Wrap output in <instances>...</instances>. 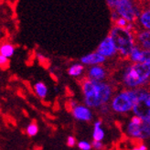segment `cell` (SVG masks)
I'll return each mask as SVG.
<instances>
[{
	"label": "cell",
	"instance_id": "cell-1",
	"mask_svg": "<svg viewBox=\"0 0 150 150\" xmlns=\"http://www.w3.org/2000/svg\"><path fill=\"white\" fill-rule=\"evenodd\" d=\"M83 104L91 109H99L109 104L115 92V86L110 81H93L86 78L81 80Z\"/></svg>",
	"mask_w": 150,
	"mask_h": 150
},
{
	"label": "cell",
	"instance_id": "cell-2",
	"mask_svg": "<svg viewBox=\"0 0 150 150\" xmlns=\"http://www.w3.org/2000/svg\"><path fill=\"white\" fill-rule=\"evenodd\" d=\"M119 81L124 89L137 90L148 87L150 84V65L127 61L120 71Z\"/></svg>",
	"mask_w": 150,
	"mask_h": 150
},
{
	"label": "cell",
	"instance_id": "cell-3",
	"mask_svg": "<svg viewBox=\"0 0 150 150\" xmlns=\"http://www.w3.org/2000/svg\"><path fill=\"white\" fill-rule=\"evenodd\" d=\"M108 35L115 42L119 57L128 61L132 50L137 45L136 32L130 31L127 28L112 26Z\"/></svg>",
	"mask_w": 150,
	"mask_h": 150
},
{
	"label": "cell",
	"instance_id": "cell-4",
	"mask_svg": "<svg viewBox=\"0 0 150 150\" xmlns=\"http://www.w3.org/2000/svg\"><path fill=\"white\" fill-rule=\"evenodd\" d=\"M106 4L111 11H115L120 18H125L129 23H137L143 6L132 0H107Z\"/></svg>",
	"mask_w": 150,
	"mask_h": 150
},
{
	"label": "cell",
	"instance_id": "cell-5",
	"mask_svg": "<svg viewBox=\"0 0 150 150\" xmlns=\"http://www.w3.org/2000/svg\"><path fill=\"white\" fill-rule=\"evenodd\" d=\"M137 99V90L122 89L115 93L110 103L112 112L115 114L125 115L133 112V108Z\"/></svg>",
	"mask_w": 150,
	"mask_h": 150
},
{
	"label": "cell",
	"instance_id": "cell-6",
	"mask_svg": "<svg viewBox=\"0 0 150 150\" xmlns=\"http://www.w3.org/2000/svg\"><path fill=\"white\" fill-rule=\"evenodd\" d=\"M133 115L144 122L150 123V87L137 89V99L133 108Z\"/></svg>",
	"mask_w": 150,
	"mask_h": 150
},
{
	"label": "cell",
	"instance_id": "cell-7",
	"mask_svg": "<svg viewBox=\"0 0 150 150\" xmlns=\"http://www.w3.org/2000/svg\"><path fill=\"white\" fill-rule=\"evenodd\" d=\"M125 133L128 137L134 140L143 141L150 138V131L144 121L142 124H134L129 120L125 127Z\"/></svg>",
	"mask_w": 150,
	"mask_h": 150
},
{
	"label": "cell",
	"instance_id": "cell-8",
	"mask_svg": "<svg viewBox=\"0 0 150 150\" xmlns=\"http://www.w3.org/2000/svg\"><path fill=\"white\" fill-rule=\"evenodd\" d=\"M96 51L106 59H112L118 55V51L115 45V42L109 35H107L100 42L96 49Z\"/></svg>",
	"mask_w": 150,
	"mask_h": 150
},
{
	"label": "cell",
	"instance_id": "cell-9",
	"mask_svg": "<svg viewBox=\"0 0 150 150\" xmlns=\"http://www.w3.org/2000/svg\"><path fill=\"white\" fill-rule=\"evenodd\" d=\"M109 77V71L103 65L88 67L85 72V78L93 81H106Z\"/></svg>",
	"mask_w": 150,
	"mask_h": 150
},
{
	"label": "cell",
	"instance_id": "cell-10",
	"mask_svg": "<svg viewBox=\"0 0 150 150\" xmlns=\"http://www.w3.org/2000/svg\"><path fill=\"white\" fill-rule=\"evenodd\" d=\"M71 112L73 118L80 122H91L93 119V109L86 106L83 103H78L76 106L71 110Z\"/></svg>",
	"mask_w": 150,
	"mask_h": 150
},
{
	"label": "cell",
	"instance_id": "cell-11",
	"mask_svg": "<svg viewBox=\"0 0 150 150\" xmlns=\"http://www.w3.org/2000/svg\"><path fill=\"white\" fill-rule=\"evenodd\" d=\"M128 61L133 63H143L150 65V50H144L137 45L132 50Z\"/></svg>",
	"mask_w": 150,
	"mask_h": 150
},
{
	"label": "cell",
	"instance_id": "cell-12",
	"mask_svg": "<svg viewBox=\"0 0 150 150\" xmlns=\"http://www.w3.org/2000/svg\"><path fill=\"white\" fill-rule=\"evenodd\" d=\"M106 58L102 56L96 50L93 51L91 53H88L84 56H82L80 59V62L87 67H92L96 65H103L106 62Z\"/></svg>",
	"mask_w": 150,
	"mask_h": 150
},
{
	"label": "cell",
	"instance_id": "cell-13",
	"mask_svg": "<svg viewBox=\"0 0 150 150\" xmlns=\"http://www.w3.org/2000/svg\"><path fill=\"white\" fill-rule=\"evenodd\" d=\"M137 25L138 29L150 30V6L148 4L143 5V9L138 18Z\"/></svg>",
	"mask_w": 150,
	"mask_h": 150
},
{
	"label": "cell",
	"instance_id": "cell-14",
	"mask_svg": "<svg viewBox=\"0 0 150 150\" xmlns=\"http://www.w3.org/2000/svg\"><path fill=\"white\" fill-rule=\"evenodd\" d=\"M137 45L144 50H150V30L138 29L136 32Z\"/></svg>",
	"mask_w": 150,
	"mask_h": 150
},
{
	"label": "cell",
	"instance_id": "cell-15",
	"mask_svg": "<svg viewBox=\"0 0 150 150\" xmlns=\"http://www.w3.org/2000/svg\"><path fill=\"white\" fill-rule=\"evenodd\" d=\"M86 72V68L83 64H81V62H75L72 63L68 70H67V73L69 74V76L72 78H79L81 77L82 75H84Z\"/></svg>",
	"mask_w": 150,
	"mask_h": 150
},
{
	"label": "cell",
	"instance_id": "cell-16",
	"mask_svg": "<svg viewBox=\"0 0 150 150\" xmlns=\"http://www.w3.org/2000/svg\"><path fill=\"white\" fill-rule=\"evenodd\" d=\"M103 122L102 120H96L93 123V141L103 142L105 137V133L102 128Z\"/></svg>",
	"mask_w": 150,
	"mask_h": 150
},
{
	"label": "cell",
	"instance_id": "cell-17",
	"mask_svg": "<svg viewBox=\"0 0 150 150\" xmlns=\"http://www.w3.org/2000/svg\"><path fill=\"white\" fill-rule=\"evenodd\" d=\"M34 93L40 99H45L48 95V87L42 81H37L33 86Z\"/></svg>",
	"mask_w": 150,
	"mask_h": 150
},
{
	"label": "cell",
	"instance_id": "cell-18",
	"mask_svg": "<svg viewBox=\"0 0 150 150\" xmlns=\"http://www.w3.org/2000/svg\"><path fill=\"white\" fill-rule=\"evenodd\" d=\"M15 53V46L10 42H4L0 46V55L6 58H11Z\"/></svg>",
	"mask_w": 150,
	"mask_h": 150
},
{
	"label": "cell",
	"instance_id": "cell-19",
	"mask_svg": "<svg viewBox=\"0 0 150 150\" xmlns=\"http://www.w3.org/2000/svg\"><path fill=\"white\" fill-rule=\"evenodd\" d=\"M39 125H37L35 122H31L30 124H28L26 127V134L29 137H36L38 133H39Z\"/></svg>",
	"mask_w": 150,
	"mask_h": 150
},
{
	"label": "cell",
	"instance_id": "cell-20",
	"mask_svg": "<svg viewBox=\"0 0 150 150\" xmlns=\"http://www.w3.org/2000/svg\"><path fill=\"white\" fill-rule=\"evenodd\" d=\"M77 147L80 150H91L93 149L92 143L86 141V140H81L77 143Z\"/></svg>",
	"mask_w": 150,
	"mask_h": 150
},
{
	"label": "cell",
	"instance_id": "cell-21",
	"mask_svg": "<svg viewBox=\"0 0 150 150\" xmlns=\"http://www.w3.org/2000/svg\"><path fill=\"white\" fill-rule=\"evenodd\" d=\"M128 25H129V22L127 21L125 18H119L115 22H114V26L118 27V28H126Z\"/></svg>",
	"mask_w": 150,
	"mask_h": 150
},
{
	"label": "cell",
	"instance_id": "cell-22",
	"mask_svg": "<svg viewBox=\"0 0 150 150\" xmlns=\"http://www.w3.org/2000/svg\"><path fill=\"white\" fill-rule=\"evenodd\" d=\"M0 66L2 70H6L7 67L9 66V59L3 55H0Z\"/></svg>",
	"mask_w": 150,
	"mask_h": 150
},
{
	"label": "cell",
	"instance_id": "cell-23",
	"mask_svg": "<svg viewBox=\"0 0 150 150\" xmlns=\"http://www.w3.org/2000/svg\"><path fill=\"white\" fill-rule=\"evenodd\" d=\"M78 142L76 141V138H75L73 136H69L67 137V140H66V144L69 147H73L77 145Z\"/></svg>",
	"mask_w": 150,
	"mask_h": 150
},
{
	"label": "cell",
	"instance_id": "cell-24",
	"mask_svg": "<svg viewBox=\"0 0 150 150\" xmlns=\"http://www.w3.org/2000/svg\"><path fill=\"white\" fill-rule=\"evenodd\" d=\"M92 146H93V149L94 150H103L104 148V145L103 142H97V141L92 142Z\"/></svg>",
	"mask_w": 150,
	"mask_h": 150
},
{
	"label": "cell",
	"instance_id": "cell-25",
	"mask_svg": "<svg viewBox=\"0 0 150 150\" xmlns=\"http://www.w3.org/2000/svg\"><path fill=\"white\" fill-rule=\"evenodd\" d=\"M98 110H99V112H101V114H103V115L108 114V112H110L112 111L111 106H110V103H109V104H105V105H103V106L100 107Z\"/></svg>",
	"mask_w": 150,
	"mask_h": 150
},
{
	"label": "cell",
	"instance_id": "cell-26",
	"mask_svg": "<svg viewBox=\"0 0 150 150\" xmlns=\"http://www.w3.org/2000/svg\"><path fill=\"white\" fill-rule=\"evenodd\" d=\"M78 104L77 101H75V100H70L69 101V106H70V110H71L72 108H74L75 106H76Z\"/></svg>",
	"mask_w": 150,
	"mask_h": 150
},
{
	"label": "cell",
	"instance_id": "cell-27",
	"mask_svg": "<svg viewBox=\"0 0 150 150\" xmlns=\"http://www.w3.org/2000/svg\"><path fill=\"white\" fill-rule=\"evenodd\" d=\"M138 147L141 149V150H147V146L144 143H140L138 145Z\"/></svg>",
	"mask_w": 150,
	"mask_h": 150
},
{
	"label": "cell",
	"instance_id": "cell-28",
	"mask_svg": "<svg viewBox=\"0 0 150 150\" xmlns=\"http://www.w3.org/2000/svg\"><path fill=\"white\" fill-rule=\"evenodd\" d=\"M131 150H141V149H140V148L138 147V146H134V147H133Z\"/></svg>",
	"mask_w": 150,
	"mask_h": 150
},
{
	"label": "cell",
	"instance_id": "cell-29",
	"mask_svg": "<svg viewBox=\"0 0 150 150\" xmlns=\"http://www.w3.org/2000/svg\"><path fill=\"white\" fill-rule=\"evenodd\" d=\"M106 150H112V149H106Z\"/></svg>",
	"mask_w": 150,
	"mask_h": 150
},
{
	"label": "cell",
	"instance_id": "cell-30",
	"mask_svg": "<svg viewBox=\"0 0 150 150\" xmlns=\"http://www.w3.org/2000/svg\"><path fill=\"white\" fill-rule=\"evenodd\" d=\"M148 5H149V6H150V2H149V3H148Z\"/></svg>",
	"mask_w": 150,
	"mask_h": 150
}]
</instances>
